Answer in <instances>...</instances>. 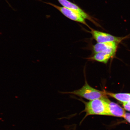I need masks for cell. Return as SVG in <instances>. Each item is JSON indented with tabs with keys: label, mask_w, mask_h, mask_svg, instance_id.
I'll use <instances>...</instances> for the list:
<instances>
[{
	"label": "cell",
	"mask_w": 130,
	"mask_h": 130,
	"mask_svg": "<svg viewBox=\"0 0 130 130\" xmlns=\"http://www.w3.org/2000/svg\"><path fill=\"white\" fill-rule=\"evenodd\" d=\"M123 103V106L125 109L130 111V102Z\"/></svg>",
	"instance_id": "10"
},
{
	"label": "cell",
	"mask_w": 130,
	"mask_h": 130,
	"mask_svg": "<svg viewBox=\"0 0 130 130\" xmlns=\"http://www.w3.org/2000/svg\"><path fill=\"white\" fill-rule=\"evenodd\" d=\"M60 4L63 6V7L68 8L78 13L82 16L84 19H86L91 21L94 23L97 24L92 19L91 17L88 14L84 12L77 5L69 1L68 0H57Z\"/></svg>",
	"instance_id": "6"
},
{
	"label": "cell",
	"mask_w": 130,
	"mask_h": 130,
	"mask_svg": "<svg viewBox=\"0 0 130 130\" xmlns=\"http://www.w3.org/2000/svg\"><path fill=\"white\" fill-rule=\"evenodd\" d=\"M90 33L92 37L97 43H103L105 42H114L118 43L121 42L123 38L113 36L109 34L99 31L90 28Z\"/></svg>",
	"instance_id": "4"
},
{
	"label": "cell",
	"mask_w": 130,
	"mask_h": 130,
	"mask_svg": "<svg viewBox=\"0 0 130 130\" xmlns=\"http://www.w3.org/2000/svg\"><path fill=\"white\" fill-rule=\"evenodd\" d=\"M110 116L124 118L125 111L123 108L114 102L108 100Z\"/></svg>",
	"instance_id": "7"
},
{
	"label": "cell",
	"mask_w": 130,
	"mask_h": 130,
	"mask_svg": "<svg viewBox=\"0 0 130 130\" xmlns=\"http://www.w3.org/2000/svg\"><path fill=\"white\" fill-rule=\"evenodd\" d=\"M118 43L114 42L97 43L93 45L92 50L95 53L100 52H105L113 56L116 51Z\"/></svg>",
	"instance_id": "5"
},
{
	"label": "cell",
	"mask_w": 130,
	"mask_h": 130,
	"mask_svg": "<svg viewBox=\"0 0 130 130\" xmlns=\"http://www.w3.org/2000/svg\"><path fill=\"white\" fill-rule=\"evenodd\" d=\"M108 100L107 98L96 99L88 102H84L85 108L83 112L86 113L85 118L91 115L110 116Z\"/></svg>",
	"instance_id": "1"
},
{
	"label": "cell",
	"mask_w": 130,
	"mask_h": 130,
	"mask_svg": "<svg viewBox=\"0 0 130 130\" xmlns=\"http://www.w3.org/2000/svg\"><path fill=\"white\" fill-rule=\"evenodd\" d=\"M113 56L112 55L105 52H100L95 53L93 56L89 58L92 60L106 64L110 58Z\"/></svg>",
	"instance_id": "8"
},
{
	"label": "cell",
	"mask_w": 130,
	"mask_h": 130,
	"mask_svg": "<svg viewBox=\"0 0 130 130\" xmlns=\"http://www.w3.org/2000/svg\"><path fill=\"white\" fill-rule=\"evenodd\" d=\"M130 113H126L125 115L124 118L128 122L130 123Z\"/></svg>",
	"instance_id": "11"
},
{
	"label": "cell",
	"mask_w": 130,
	"mask_h": 130,
	"mask_svg": "<svg viewBox=\"0 0 130 130\" xmlns=\"http://www.w3.org/2000/svg\"><path fill=\"white\" fill-rule=\"evenodd\" d=\"M5 1H6V2H7L8 4H9V5L10 4H9V3H8V1H6V0H5Z\"/></svg>",
	"instance_id": "12"
},
{
	"label": "cell",
	"mask_w": 130,
	"mask_h": 130,
	"mask_svg": "<svg viewBox=\"0 0 130 130\" xmlns=\"http://www.w3.org/2000/svg\"><path fill=\"white\" fill-rule=\"evenodd\" d=\"M63 93L74 94L90 101L107 97L106 91H100L93 88L89 85L86 80L85 84L80 89L73 91L64 92Z\"/></svg>",
	"instance_id": "2"
},
{
	"label": "cell",
	"mask_w": 130,
	"mask_h": 130,
	"mask_svg": "<svg viewBox=\"0 0 130 130\" xmlns=\"http://www.w3.org/2000/svg\"><path fill=\"white\" fill-rule=\"evenodd\" d=\"M106 95L123 103L130 102V93H113L106 92Z\"/></svg>",
	"instance_id": "9"
},
{
	"label": "cell",
	"mask_w": 130,
	"mask_h": 130,
	"mask_svg": "<svg viewBox=\"0 0 130 130\" xmlns=\"http://www.w3.org/2000/svg\"><path fill=\"white\" fill-rule=\"evenodd\" d=\"M38 1H42L45 4L50 5L56 8L62 13L63 15L71 20L83 24L84 25L87 26L89 28H91L90 27H89L87 23L86 22L85 19L80 14L78 13L71 10V9H68L67 8L58 6L56 5L52 4V3L44 2L41 0H38Z\"/></svg>",
	"instance_id": "3"
}]
</instances>
